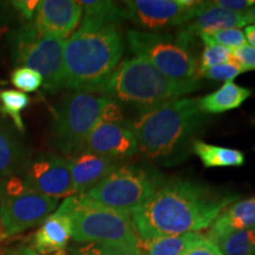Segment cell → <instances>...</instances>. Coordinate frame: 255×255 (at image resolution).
I'll return each instance as SVG.
<instances>
[{
	"label": "cell",
	"instance_id": "7a4b0ae2",
	"mask_svg": "<svg viewBox=\"0 0 255 255\" xmlns=\"http://www.w3.org/2000/svg\"><path fill=\"white\" fill-rule=\"evenodd\" d=\"M124 52L119 24L83 19L65 40L64 89L102 94Z\"/></svg>",
	"mask_w": 255,
	"mask_h": 255
},
{
	"label": "cell",
	"instance_id": "5b68a950",
	"mask_svg": "<svg viewBox=\"0 0 255 255\" xmlns=\"http://www.w3.org/2000/svg\"><path fill=\"white\" fill-rule=\"evenodd\" d=\"M105 121H126L122 108L104 96L71 91L60 101L53 124V141L66 155L82 150L88 136Z\"/></svg>",
	"mask_w": 255,
	"mask_h": 255
},
{
	"label": "cell",
	"instance_id": "d590c367",
	"mask_svg": "<svg viewBox=\"0 0 255 255\" xmlns=\"http://www.w3.org/2000/svg\"><path fill=\"white\" fill-rule=\"evenodd\" d=\"M244 33L245 37H246V40L250 43V45L255 47V25L251 24L245 27Z\"/></svg>",
	"mask_w": 255,
	"mask_h": 255
},
{
	"label": "cell",
	"instance_id": "8d00e7d4",
	"mask_svg": "<svg viewBox=\"0 0 255 255\" xmlns=\"http://www.w3.org/2000/svg\"><path fill=\"white\" fill-rule=\"evenodd\" d=\"M9 255H40V254H38L37 252H34L32 248L23 247V248H18L17 251L12 252V253H9ZM57 255H60V254H57Z\"/></svg>",
	"mask_w": 255,
	"mask_h": 255
},
{
	"label": "cell",
	"instance_id": "277c9868",
	"mask_svg": "<svg viewBox=\"0 0 255 255\" xmlns=\"http://www.w3.org/2000/svg\"><path fill=\"white\" fill-rule=\"evenodd\" d=\"M203 120L199 98H178L138 114L131 122V129L138 150L156 159L168 157L182 148Z\"/></svg>",
	"mask_w": 255,
	"mask_h": 255
},
{
	"label": "cell",
	"instance_id": "d4e9b609",
	"mask_svg": "<svg viewBox=\"0 0 255 255\" xmlns=\"http://www.w3.org/2000/svg\"><path fill=\"white\" fill-rule=\"evenodd\" d=\"M30 97L19 90L0 91V113L8 116L19 131H25L21 113L30 105Z\"/></svg>",
	"mask_w": 255,
	"mask_h": 255
},
{
	"label": "cell",
	"instance_id": "1f68e13d",
	"mask_svg": "<svg viewBox=\"0 0 255 255\" xmlns=\"http://www.w3.org/2000/svg\"><path fill=\"white\" fill-rule=\"evenodd\" d=\"M39 0H15L9 4L21 18L25 19L27 23H32L39 7Z\"/></svg>",
	"mask_w": 255,
	"mask_h": 255
},
{
	"label": "cell",
	"instance_id": "cb8c5ba5",
	"mask_svg": "<svg viewBox=\"0 0 255 255\" xmlns=\"http://www.w3.org/2000/svg\"><path fill=\"white\" fill-rule=\"evenodd\" d=\"M84 8V19L104 21V23L119 24L126 19L124 6L116 1H105V0H83L79 1Z\"/></svg>",
	"mask_w": 255,
	"mask_h": 255
},
{
	"label": "cell",
	"instance_id": "d6a6232c",
	"mask_svg": "<svg viewBox=\"0 0 255 255\" xmlns=\"http://www.w3.org/2000/svg\"><path fill=\"white\" fill-rule=\"evenodd\" d=\"M214 4L235 13H247L255 5V0H216Z\"/></svg>",
	"mask_w": 255,
	"mask_h": 255
},
{
	"label": "cell",
	"instance_id": "6da1fadb",
	"mask_svg": "<svg viewBox=\"0 0 255 255\" xmlns=\"http://www.w3.org/2000/svg\"><path fill=\"white\" fill-rule=\"evenodd\" d=\"M239 200L190 180L165 183L130 216L138 240L197 233L208 228L215 219Z\"/></svg>",
	"mask_w": 255,
	"mask_h": 255
},
{
	"label": "cell",
	"instance_id": "f1b7e54d",
	"mask_svg": "<svg viewBox=\"0 0 255 255\" xmlns=\"http://www.w3.org/2000/svg\"><path fill=\"white\" fill-rule=\"evenodd\" d=\"M11 83L21 92H34L43 85L40 73L28 68H15L11 73Z\"/></svg>",
	"mask_w": 255,
	"mask_h": 255
},
{
	"label": "cell",
	"instance_id": "e575fe53",
	"mask_svg": "<svg viewBox=\"0 0 255 255\" xmlns=\"http://www.w3.org/2000/svg\"><path fill=\"white\" fill-rule=\"evenodd\" d=\"M11 7L9 2H0V36L9 30V21L12 17L9 12Z\"/></svg>",
	"mask_w": 255,
	"mask_h": 255
},
{
	"label": "cell",
	"instance_id": "74e56055",
	"mask_svg": "<svg viewBox=\"0 0 255 255\" xmlns=\"http://www.w3.org/2000/svg\"><path fill=\"white\" fill-rule=\"evenodd\" d=\"M247 14H248V17H250V19H251L252 24H253V23L255 24V5L250 9V11L247 12Z\"/></svg>",
	"mask_w": 255,
	"mask_h": 255
},
{
	"label": "cell",
	"instance_id": "9c48e42d",
	"mask_svg": "<svg viewBox=\"0 0 255 255\" xmlns=\"http://www.w3.org/2000/svg\"><path fill=\"white\" fill-rule=\"evenodd\" d=\"M58 199L28 189L20 176L0 181V240L39 226L58 206Z\"/></svg>",
	"mask_w": 255,
	"mask_h": 255
},
{
	"label": "cell",
	"instance_id": "ba28073f",
	"mask_svg": "<svg viewBox=\"0 0 255 255\" xmlns=\"http://www.w3.org/2000/svg\"><path fill=\"white\" fill-rule=\"evenodd\" d=\"M11 45L15 65L40 73L44 90L64 89L65 39L41 34L33 24L27 23L12 33Z\"/></svg>",
	"mask_w": 255,
	"mask_h": 255
},
{
	"label": "cell",
	"instance_id": "8fae6325",
	"mask_svg": "<svg viewBox=\"0 0 255 255\" xmlns=\"http://www.w3.org/2000/svg\"><path fill=\"white\" fill-rule=\"evenodd\" d=\"M206 1L199 0H130L123 2L126 19L149 30L188 24L200 14Z\"/></svg>",
	"mask_w": 255,
	"mask_h": 255
},
{
	"label": "cell",
	"instance_id": "3957f363",
	"mask_svg": "<svg viewBox=\"0 0 255 255\" xmlns=\"http://www.w3.org/2000/svg\"><path fill=\"white\" fill-rule=\"evenodd\" d=\"M200 81L177 82L165 77L148 60L133 56L120 63L102 96L138 114L199 90Z\"/></svg>",
	"mask_w": 255,
	"mask_h": 255
},
{
	"label": "cell",
	"instance_id": "e0dca14e",
	"mask_svg": "<svg viewBox=\"0 0 255 255\" xmlns=\"http://www.w3.org/2000/svg\"><path fill=\"white\" fill-rule=\"evenodd\" d=\"M252 21L247 13H235L228 9L220 7L214 1H206L205 7L196 18L187 24L182 30L177 32V36L190 44L194 36L208 32L241 28L251 25Z\"/></svg>",
	"mask_w": 255,
	"mask_h": 255
},
{
	"label": "cell",
	"instance_id": "d6986e66",
	"mask_svg": "<svg viewBox=\"0 0 255 255\" xmlns=\"http://www.w3.org/2000/svg\"><path fill=\"white\" fill-rule=\"evenodd\" d=\"M251 95L250 89L227 82L219 90L199 98V107L203 114H222L240 108Z\"/></svg>",
	"mask_w": 255,
	"mask_h": 255
},
{
	"label": "cell",
	"instance_id": "52a82bcc",
	"mask_svg": "<svg viewBox=\"0 0 255 255\" xmlns=\"http://www.w3.org/2000/svg\"><path fill=\"white\" fill-rule=\"evenodd\" d=\"M128 45L136 56L154 65L165 77L177 82L199 81V64L187 41L177 34L128 30Z\"/></svg>",
	"mask_w": 255,
	"mask_h": 255
},
{
	"label": "cell",
	"instance_id": "836d02e7",
	"mask_svg": "<svg viewBox=\"0 0 255 255\" xmlns=\"http://www.w3.org/2000/svg\"><path fill=\"white\" fill-rule=\"evenodd\" d=\"M184 255H223L214 242L206 237L187 251Z\"/></svg>",
	"mask_w": 255,
	"mask_h": 255
},
{
	"label": "cell",
	"instance_id": "83f0119b",
	"mask_svg": "<svg viewBox=\"0 0 255 255\" xmlns=\"http://www.w3.org/2000/svg\"><path fill=\"white\" fill-rule=\"evenodd\" d=\"M229 62H237L234 58V55H233V49L220 45L206 46L202 55H201L199 75L210 68H214V66L220 65V64Z\"/></svg>",
	"mask_w": 255,
	"mask_h": 255
},
{
	"label": "cell",
	"instance_id": "4fadbf2b",
	"mask_svg": "<svg viewBox=\"0 0 255 255\" xmlns=\"http://www.w3.org/2000/svg\"><path fill=\"white\" fill-rule=\"evenodd\" d=\"M81 151L107 156L120 161L135 155L138 151V143L131 129V123H128L127 121H105L92 130Z\"/></svg>",
	"mask_w": 255,
	"mask_h": 255
},
{
	"label": "cell",
	"instance_id": "4316f807",
	"mask_svg": "<svg viewBox=\"0 0 255 255\" xmlns=\"http://www.w3.org/2000/svg\"><path fill=\"white\" fill-rule=\"evenodd\" d=\"M79 253L81 255H144L139 242L89 244Z\"/></svg>",
	"mask_w": 255,
	"mask_h": 255
},
{
	"label": "cell",
	"instance_id": "4dcf8cb0",
	"mask_svg": "<svg viewBox=\"0 0 255 255\" xmlns=\"http://www.w3.org/2000/svg\"><path fill=\"white\" fill-rule=\"evenodd\" d=\"M233 55L245 72L255 70V47L246 44L238 49H233Z\"/></svg>",
	"mask_w": 255,
	"mask_h": 255
},
{
	"label": "cell",
	"instance_id": "484cf974",
	"mask_svg": "<svg viewBox=\"0 0 255 255\" xmlns=\"http://www.w3.org/2000/svg\"><path fill=\"white\" fill-rule=\"evenodd\" d=\"M199 37L203 41L205 46L220 45L229 47V49H238V47H241L247 44L245 33L240 28H229V30L201 33Z\"/></svg>",
	"mask_w": 255,
	"mask_h": 255
},
{
	"label": "cell",
	"instance_id": "5bb4252c",
	"mask_svg": "<svg viewBox=\"0 0 255 255\" xmlns=\"http://www.w3.org/2000/svg\"><path fill=\"white\" fill-rule=\"evenodd\" d=\"M83 7L75 0H41L33 26L41 34L65 39L78 26Z\"/></svg>",
	"mask_w": 255,
	"mask_h": 255
},
{
	"label": "cell",
	"instance_id": "f546056e",
	"mask_svg": "<svg viewBox=\"0 0 255 255\" xmlns=\"http://www.w3.org/2000/svg\"><path fill=\"white\" fill-rule=\"evenodd\" d=\"M242 72L245 71L237 62H229L225 64H220V65H216L214 68H210L208 70H206V71L201 72L199 77L227 83L233 82V79L237 78Z\"/></svg>",
	"mask_w": 255,
	"mask_h": 255
},
{
	"label": "cell",
	"instance_id": "7402d4cb",
	"mask_svg": "<svg viewBox=\"0 0 255 255\" xmlns=\"http://www.w3.org/2000/svg\"><path fill=\"white\" fill-rule=\"evenodd\" d=\"M24 149L18 138L6 129H0V177L14 175L23 165Z\"/></svg>",
	"mask_w": 255,
	"mask_h": 255
},
{
	"label": "cell",
	"instance_id": "2e32d148",
	"mask_svg": "<svg viewBox=\"0 0 255 255\" xmlns=\"http://www.w3.org/2000/svg\"><path fill=\"white\" fill-rule=\"evenodd\" d=\"M72 219L68 203L63 201L59 208L47 216L32 237V250L40 255L62 254L72 238Z\"/></svg>",
	"mask_w": 255,
	"mask_h": 255
},
{
	"label": "cell",
	"instance_id": "7c38bea8",
	"mask_svg": "<svg viewBox=\"0 0 255 255\" xmlns=\"http://www.w3.org/2000/svg\"><path fill=\"white\" fill-rule=\"evenodd\" d=\"M20 170L25 186L36 193L58 200L75 195L68 158L51 152L40 154L24 162Z\"/></svg>",
	"mask_w": 255,
	"mask_h": 255
},
{
	"label": "cell",
	"instance_id": "8992f818",
	"mask_svg": "<svg viewBox=\"0 0 255 255\" xmlns=\"http://www.w3.org/2000/svg\"><path fill=\"white\" fill-rule=\"evenodd\" d=\"M163 186L162 175L141 165H120L102 182L78 195L90 205L131 216Z\"/></svg>",
	"mask_w": 255,
	"mask_h": 255
},
{
	"label": "cell",
	"instance_id": "9a60e30c",
	"mask_svg": "<svg viewBox=\"0 0 255 255\" xmlns=\"http://www.w3.org/2000/svg\"><path fill=\"white\" fill-rule=\"evenodd\" d=\"M68 164L75 195H82L119 168L120 161L92 152L79 151L70 156Z\"/></svg>",
	"mask_w": 255,
	"mask_h": 255
},
{
	"label": "cell",
	"instance_id": "603a6c76",
	"mask_svg": "<svg viewBox=\"0 0 255 255\" xmlns=\"http://www.w3.org/2000/svg\"><path fill=\"white\" fill-rule=\"evenodd\" d=\"M215 245L223 255H255V229L228 233Z\"/></svg>",
	"mask_w": 255,
	"mask_h": 255
},
{
	"label": "cell",
	"instance_id": "30bf717a",
	"mask_svg": "<svg viewBox=\"0 0 255 255\" xmlns=\"http://www.w3.org/2000/svg\"><path fill=\"white\" fill-rule=\"evenodd\" d=\"M72 219V239L81 244L139 242L131 219L114 210L90 205L78 195L66 197Z\"/></svg>",
	"mask_w": 255,
	"mask_h": 255
},
{
	"label": "cell",
	"instance_id": "ac0fdd59",
	"mask_svg": "<svg viewBox=\"0 0 255 255\" xmlns=\"http://www.w3.org/2000/svg\"><path fill=\"white\" fill-rule=\"evenodd\" d=\"M255 229V197L228 206L210 226L207 239L215 242L235 231Z\"/></svg>",
	"mask_w": 255,
	"mask_h": 255
},
{
	"label": "cell",
	"instance_id": "44dd1931",
	"mask_svg": "<svg viewBox=\"0 0 255 255\" xmlns=\"http://www.w3.org/2000/svg\"><path fill=\"white\" fill-rule=\"evenodd\" d=\"M200 233H186L175 237L159 238L143 242L146 255H184L187 251L202 240Z\"/></svg>",
	"mask_w": 255,
	"mask_h": 255
},
{
	"label": "cell",
	"instance_id": "ffe728a7",
	"mask_svg": "<svg viewBox=\"0 0 255 255\" xmlns=\"http://www.w3.org/2000/svg\"><path fill=\"white\" fill-rule=\"evenodd\" d=\"M193 151L206 168L241 167L245 163V154L242 151L202 141L194 143Z\"/></svg>",
	"mask_w": 255,
	"mask_h": 255
}]
</instances>
